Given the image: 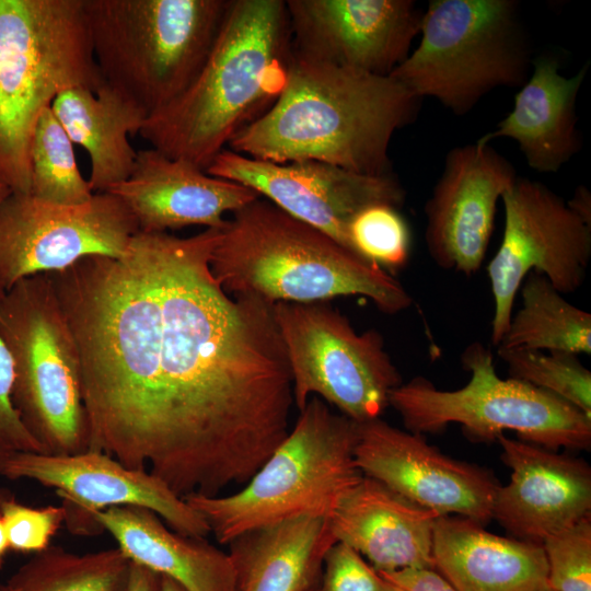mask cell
Listing matches in <instances>:
<instances>
[{"label": "cell", "mask_w": 591, "mask_h": 591, "mask_svg": "<svg viewBox=\"0 0 591 591\" xmlns=\"http://www.w3.org/2000/svg\"><path fill=\"white\" fill-rule=\"evenodd\" d=\"M222 228L160 233L161 300L171 344L148 472L172 490L218 496L244 485L287 437L291 373L273 304L227 293L209 258Z\"/></svg>", "instance_id": "1"}, {"label": "cell", "mask_w": 591, "mask_h": 591, "mask_svg": "<svg viewBox=\"0 0 591 591\" xmlns=\"http://www.w3.org/2000/svg\"><path fill=\"white\" fill-rule=\"evenodd\" d=\"M420 102L390 76L291 54L278 96L228 149L278 164L318 161L356 173L390 174L392 138L417 118Z\"/></svg>", "instance_id": "2"}, {"label": "cell", "mask_w": 591, "mask_h": 591, "mask_svg": "<svg viewBox=\"0 0 591 591\" xmlns=\"http://www.w3.org/2000/svg\"><path fill=\"white\" fill-rule=\"evenodd\" d=\"M290 55L286 1L232 0L194 81L149 115L139 135L162 153L206 170L276 100Z\"/></svg>", "instance_id": "3"}, {"label": "cell", "mask_w": 591, "mask_h": 591, "mask_svg": "<svg viewBox=\"0 0 591 591\" xmlns=\"http://www.w3.org/2000/svg\"><path fill=\"white\" fill-rule=\"evenodd\" d=\"M209 266L227 293L270 304L363 296L385 314L413 304L410 293L387 270L263 197L227 219Z\"/></svg>", "instance_id": "4"}, {"label": "cell", "mask_w": 591, "mask_h": 591, "mask_svg": "<svg viewBox=\"0 0 591 591\" xmlns=\"http://www.w3.org/2000/svg\"><path fill=\"white\" fill-rule=\"evenodd\" d=\"M83 0H0V183L31 192L35 125L62 91H96Z\"/></svg>", "instance_id": "5"}, {"label": "cell", "mask_w": 591, "mask_h": 591, "mask_svg": "<svg viewBox=\"0 0 591 591\" xmlns=\"http://www.w3.org/2000/svg\"><path fill=\"white\" fill-rule=\"evenodd\" d=\"M299 413L283 441L240 490L184 497L219 544L301 517L331 520L363 477L355 461L359 424L317 396Z\"/></svg>", "instance_id": "6"}, {"label": "cell", "mask_w": 591, "mask_h": 591, "mask_svg": "<svg viewBox=\"0 0 591 591\" xmlns=\"http://www.w3.org/2000/svg\"><path fill=\"white\" fill-rule=\"evenodd\" d=\"M232 0H83L94 60L104 82L147 116L194 81Z\"/></svg>", "instance_id": "7"}, {"label": "cell", "mask_w": 591, "mask_h": 591, "mask_svg": "<svg viewBox=\"0 0 591 591\" xmlns=\"http://www.w3.org/2000/svg\"><path fill=\"white\" fill-rule=\"evenodd\" d=\"M519 8L515 0H431L418 46L390 77L459 116L498 88H520L533 59Z\"/></svg>", "instance_id": "8"}, {"label": "cell", "mask_w": 591, "mask_h": 591, "mask_svg": "<svg viewBox=\"0 0 591 591\" xmlns=\"http://www.w3.org/2000/svg\"><path fill=\"white\" fill-rule=\"evenodd\" d=\"M0 337L14 370L13 406L46 454L89 448L79 351L49 274L0 294Z\"/></svg>", "instance_id": "9"}, {"label": "cell", "mask_w": 591, "mask_h": 591, "mask_svg": "<svg viewBox=\"0 0 591 591\" xmlns=\"http://www.w3.org/2000/svg\"><path fill=\"white\" fill-rule=\"evenodd\" d=\"M461 361L470 373L461 389L439 390L419 375L391 392L390 406L407 431L438 433L459 424L467 438L478 442L495 441L509 430L551 450L590 449L591 417L553 393L513 378H499L485 345L470 344Z\"/></svg>", "instance_id": "10"}, {"label": "cell", "mask_w": 591, "mask_h": 591, "mask_svg": "<svg viewBox=\"0 0 591 591\" xmlns=\"http://www.w3.org/2000/svg\"><path fill=\"white\" fill-rule=\"evenodd\" d=\"M273 314L298 410L317 396L358 424L380 418L403 380L379 331L357 333L344 314L322 302H276Z\"/></svg>", "instance_id": "11"}, {"label": "cell", "mask_w": 591, "mask_h": 591, "mask_svg": "<svg viewBox=\"0 0 591 591\" xmlns=\"http://www.w3.org/2000/svg\"><path fill=\"white\" fill-rule=\"evenodd\" d=\"M501 243L487 266L494 298L490 340L497 346L530 273L543 275L563 294L583 283L591 258V225L545 184L517 177L501 197Z\"/></svg>", "instance_id": "12"}, {"label": "cell", "mask_w": 591, "mask_h": 591, "mask_svg": "<svg viewBox=\"0 0 591 591\" xmlns=\"http://www.w3.org/2000/svg\"><path fill=\"white\" fill-rule=\"evenodd\" d=\"M139 232L116 195L95 193L80 205H59L30 193L0 202V293L38 274L67 269L80 259L120 257Z\"/></svg>", "instance_id": "13"}, {"label": "cell", "mask_w": 591, "mask_h": 591, "mask_svg": "<svg viewBox=\"0 0 591 591\" xmlns=\"http://www.w3.org/2000/svg\"><path fill=\"white\" fill-rule=\"evenodd\" d=\"M0 477L33 480L53 488L63 502L65 523L73 534H94L99 530L92 514L121 506L149 509L182 535L206 538L210 534L200 513L163 480L148 471L127 467L105 453H15L0 460Z\"/></svg>", "instance_id": "14"}, {"label": "cell", "mask_w": 591, "mask_h": 591, "mask_svg": "<svg viewBox=\"0 0 591 591\" xmlns=\"http://www.w3.org/2000/svg\"><path fill=\"white\" fill-rule=\"evenodd\" d=\"M205 172L255 190L349 251L347 228L360 210L376 204L399 209L406 197L393 173L369 175L318 161L278 164L235 153L228 148L212 160Z\"/></svg>", "instance_id": "15"}, {"label": "cell", "mask_w": 591, "mask_h": 591, "mask_svg": "<svg viewBox=\"0 0 591 591\" xmlns=\"http://www.w3.org/2000/svg\"><path fill=\"white\" fill-rule=\"evenodd\" d=\"M355 461L363 476L440 515L456 514L482 525L493 519L501 486L493 472L442 453L422 434L381 418L359 424Z\"/></svg>", "instance_id": "16"}, {"label": "cell", "mask_w": 591, "mask_h": 591, "mask_svg": "<svg viewBox=\"0 0 591 591\" xmlns=\"http://www.w3.org/2000/svg\"><path fill=\"white\" fill-rule=\"evenodd\" d=\"M291 54L390 76L412 51L424 11L413 0H287Z\"/></svg>", "instance_id": "17"}, {"label": "cell", "mask_w": 591, "mask_h": 591, "mask_svg": "<svg viewBox=\"0 0 591 591\" xmlns=\"http://www.w3.org/2000/svg\"><path fill=\"white\" fill-rule=\"evenodd\" d=\"M518 175L489 143L452 148L425 204V243L432 262L467 277L482 266L498 201Z\"/></svg>", "instance_id": "18"}, {"label": "cell", "mask_w": 591, "mask_h": 591, "mask_svg": "<svg viewBox=\"0 0 591 591\" xmlns=\"http://www.w3.org/2000/svg\"><path fill=\"white\" fill-rule=\"evenodd\" d=\"M510 482L497 491L493 519L511 537L542 544L591 515V468L582 459L501 434Z\"/></svg>", "instance_id": "19"}, {"label": "cell", "mask_w": 591, "mask_h": 591, "mask_svg": "<svg viewBox=\"0 0 591 591\" xmlns=\"http://www.w3.org/2000/svg\"><path fill=\"white\" fill-rule=\"evenodd\" d=\"M108 192L124 201L143 232L190 225L223 228L227 212L260 197L244 185L211 176L154 148L137 151L130 176Z\"/></svg>", "instance_id": "20"}, {"label": "cell", "mask_w": 591, "mask_h": 591, "mask_svg": "<svg viewBox=\"0 0 591 591\" xmlns=\"http://www.w3.org/2000/svg\"><path fill=\"white\" fill-rule=\"evenodd\" d=\"M439 517L363 476L329 523L336 542L358 552L376 571L434 569L433 530Z\"/></svg>", "instance_id": "21"}, {"label": "cell", "mask_w": 591, "mask_h": 591, "mask_svg": "<svg viewBox=\"0 0 591 591\" xmlns=\"http://www.w3.org/2000/svg\"><path fill=\"white\" fill-rule=\"evenodd\" d=\"M532 66L533 71L514 96L512 109L477 142L511 139L531 169L555 173L582 146L576 103L589 65L572 77L563 76L559 62L553 57L540 56L532 60Z\"/></svg>", "instance_id": "22"}, {"label": "cell", "mask_w": 591, "mask_h": 591, "mask_svg": "<svg viewBox=\"0 0 591 591\" xmlns=\"http://www.w3.org/2000/svg\"><path fill=\"white\" fill-rule=\"evenodd\" d=\"M434 569L455 591H536L547 580L542 544L493 534L460 515H440Z\"/></svg>", "instance_id": "23"}, {"label": "cell", "mask_w": 591, "mask_h": 591, "mask_svg": "<svg viewBox=\"0 0 591 591\" xmlns=\"http://www.w3.org/2000/svg\"><path fill=\"white\" fill-rule=\"evenodd\" d=\"M99 531H107L131 561L165 576L186 591H235L231 558L206 538L169 529L149 509L113 507L92 514Z\"/></svg>", "instance_id": "24"}, {"label": "cell", "mask_w": 591, "mask_h": 591, "mask_svg": "<svg viewBox=\"0 0 591 591\" xmlns=\"http://www.w3.org/2000/svg\"><path fill=\"white\" fill-rule=\"evenodd\" d=\"M50 107L73 144L86 151L94 194L108 192L130 176L137 151L129 137L140 132L148 117L132 100L103 81L96 91L65 90Z\"/></svg>", "instance_id": "25"}, {"label": "cell", "mask_w": 591, "mask_h": 591, "mask_svg": "<svg viewBox=\"0 0 591 591\" xmlns=\"http://www.w3.org/2000/svg\"><path fill=\"white\" fill-rule=\"evenodd\" d=\"M334 543L329 520L320 517L246 532L228 544L235 591H312Z\"/></svg>", "instance_id": "26"}, {"label": "cell", "mask_w": 591, "mask_h": 591, "mask_svg": "<svg viewBox=\"0 0 591 591\" xmlns=\"http://www.w3.org/2000/svg\"><path fill=\"white\" fill-rule=\"evenodd\" d=\"M522 303L497 348L591 354V314L568 302L543 275L530 273Z\"/></svg>", "instance_id": "27"}, {"label": "cell", "mask_w": 591, "mask_h": 591, "mask_svg": "<svg viewBox=\"0 0 591 591\" xmlns=\"http://www.w3.org/2000/svg\"><path fill=\"white\" fill-rule=\"evenodd\" d=\"M130 567L118 547L80 555L49 546L7 583L16 591H126Z\"/></svg>", "instance_id": "28"}, {"label": "cell", "mask_w": 591, "mask_h": 591, "mask_svg": "<svg viewBox=\"0 0 591 591\" xmlns=\"http://www.w3.org/2000/svg\"><path fill=\"white\" fill-rule=\"evenodd\" d=\"M31 192L53 204L80 205L89 201L93 192L78 166L73 142L46 107L38 117L31 142Z\"/></svg>", "instance_id": "29"}, {"label": "cell", "mask_w": 591, "mask_h": 591, "mask_svg": "<svg viewBox=\"0 0 591 591\" xmlns=\"http://www.w3.org/2000/svg\"><path fill=\"white\" fill-rule=\"evenodd\" d=\"M497 354L509 378L553 393L591 417V372L577 355L501 348Z\"/></svg>", "instance_id": "30"}, {"label": "cell", "mask_w": 591, "mask_h": 591, "mask_svg": "<svg viewBox=\"0 0 591 591\" xmlns=\"http://www.w3.org/2000/svg\"><path fill=\"white\" fill-rule=\"evenodd\" d=\"M347 237L356 254L385 270L401 269L410 252V231L398 208L376 204L360 210L349 222Z\"/></svg>", "instance_id": "31"}, {"label": "cell", "mask_w": 591, "mask_h": 591, "mask_svg": "<svg viewBox=\"0 0 591 591\" xmlns=\"http://www.w3.org/2000/svg\"><path fill=\"white\" fill-rule=\"evenodd\" d=\"M547 580L557 591H591V515L542 543Z\"/></svg>", "instance_id": "32"}, {"label": "cell", "mask_w": 591, "mask_h": 591, "mask_svg": "<svg viewBox=\"0 0 591 591\" xmlns=\"http://www.w3.org/2000/svg\"><path fill=\"white\" fill-rule=\"evenodd\" d=\"M0 515L10 551L37 554L50 546L51 538L66 521L63 506L34 508L0 489Z\"/></svg>", "instance_id": "33"}, {"label": "cell", "mask_w": 591, "mask_h": 591, "mask_svg": "<svg viewBox=\"0 0 591 591\" xmlns=\"http://www.w3.org/2000/svg\"><path fill=\"white\" fill-rule=\"evenodd\" d=\"M312 591H394L391 583L348 545L336 542L325 554Z\"/></svg>", "instance_id": "34"}, {"label": "cell", "mask_w": 591, "mask_h": 591, "mask_svg": "<svg viewBox=\"0 0 591 591\" xmlns=\"http://www.w3.org/2000/svg\"><path fill=\"white\" fill-rule=\"evenodd\" d=\"M13 360L0 337V460L21 452L45 453L13 406Z\"/></svg>", "instance_id": "35"}, {"label": "cell", "mask_w": 591, "mask_h": 591, "mask_svg": "<svg viewBox=\"0 0 591 591\" xmlns=\"http://www.w3.org/2000/svg\"><path fill=\"white\" fill-rule=\"evenodd\" d=\"M379 572L391 583L394 591H455L436 569L405 568Z\"/></svg>", "instance_id": "36"}, {"label": "cell", "mask_w": 591, "mask_h": 591, "mask_svg": "<svg viewBox=\"0 0 591 591\" xmlns=\"http://www.w3.org/2000/svg\"><path fill=\"white\" fill-rule=\"evenodd\" d=\"M159 575L131 563L126 591H157Z\"/></svg>", "instance_id": "37"}, {"label": "cell", "mask_w": 591, "mask_h": 591, "mask_svg": "<svg viewBox=\"0 0 591 591\" xmlns=\"http://www.w3.org/2000/svg\"><path fill=\"white\" fill-rule=\"evenodd\" d=\"M566 202L573 213L591 225V194L586 186H577L572 197Z\"/></svg>", "instance_id": "38"}, {"label": "cell", "mask_w": 591, "mask_h": 591, "mask_svg": "<svg viewBox=\"0 0 591 591\" xmlns=\"http://www.w3.org/2000/svg\"><path fill=\"white\" fill-rule=\"evenodd\" d=\"M157 591H186V590L173 579L165 576H159Z\"/></svg>", "instance_id": "39"}, {"label": "cell", "mask_w": 591, "mask_h": 591, "mask_svg": "<svg viewBox=\"0 0 591 591\" xmlns=\"http://www.w3.org/2000/svg\"><path fill=\"white\" fill-rule=\"evenodd\" d=\"M10 551L4 525L0 515V569L2 568L5 556L8 552Z\"/></svg>", "instance_id": "40"}, {"label": "cell", "mask_w": 591, "mask_h": 591, "mask_svg": "<svg viewBox=\"0 0 591 591\" xmlns=\"http://www.w3.org/2000/svg\"><path fill=\"white\" fill-rule=\"evenodd\" d=\"M536 591H557V590L551 586L548 580H545Z\"/></svg>", "instance_id": "41"}, {"label": "cell", "mask_w": 591, "mask_h": 591, "mask_svg": "<svg viewBox=\"0 0 591 591\" xmlns=\"http://www.w3.org/2000/svg\"><path fill=\"white\" fill-rule=\"evenodd\" d=\"M11 193V190L0 183V202Z\"/></svg>", "instance_id": "42"}, {"label": "cell", "mask_w": 591, "mask_h": 591, "mask_svg": "<svg viewBox=\"0 0 591 591\" xmlns=\"http://www.w3.org/2000/svg\"><path fill=\"white\" fill-rule=\"evenodd\" d=\"M0 591H16L15 589H13L11 586H9L8 583H0Z\"/></svg>", "instance_id": "43"}]
</instances>
